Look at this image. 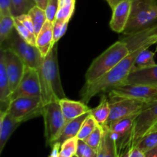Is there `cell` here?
Listing matches in <instances>:
<instances>
[{
	"label": "cell",
	"instance_id": "6da1fadb",
	"mask_svg": "<svg viewBox=\"0 0 157 157\" xmlns=\"http://www.w3.org/2000/svg\"><path fill=\"white\" fill-rule=\"evenodd\" d=\"M148 48L149 46H144L131 51L121 62L118 63L114 68L103 75L101 78L91 84L84 85L81 92L82 102L87 104L98 94L109 92L113 88L124 84L134 68L138 54L144 49Z\"/></svg>",
	"mask_w": 157,
	"mask_h": 157
},
{
	"label": "cell",
	"instance_id": "ffe728a7",
	"mask_svg": "<svg viewBox=\"0 0 157 157\" xmlns=\"http://www.w3.org/2000/svg\"><path fill=\"white\" fill-rule=\"evenodd\" d=\"M90 111L89 112H87V113L84 114V115L78 117V118L70 120L68 122H66L65 125L63 127L59 136L57 139L55 143H58L62 144L64 141H66L68 139L78 136L83 123L86 119V118L90 115Z\"/></svg>",
	"mask_w": 157,
	"mask_h": 157
},
{
	"label": "cell",
	"instance_id": "8d00e7d4",
	"mask_svg": "<svg viewBox=\"0 0 157 157\" xmlns=\"http://www.w3.org/2000/svg\"><path fill=\"white\" fill-rule=\"evenodd\" d=\"M15 18L19 20L26 28L29 29L32 32H33L34 34H35V27H34L33 22H32V18H31L30 15L29 14H23V15H18V16H16Z\"/></svg>",
	"mask_w": 157,
	"mask_h": 157
},
{
	"label": "cell",
	"instance_id": "1f68e13d",
	"mask_svg": "<svg viewBox=\"0 0 157 157\" xmlns=\"http://www.w3.org/2000/svg\"><path fill=\"white\" fill-rule=\"evenodd\" d=\"M78 139L77 137L71 138L61 144L60 155L64 157H73L75 155L78 148Z\"/></svg>",
	"mask_w": 157,
	"mask_h": 157
},
{
	"label": "cell",
	"instance_id": "ba28073f",
	"mask_svg": "<svg viewBox=\"0 0 157 157\" xmlns=\"http://www.w3.org/2000/svg\"><path fill=\"white\" fill-rule=\"evenodd\" d=\"M44 106V102L40 98L20 96L12 99L7 112L21 123L42 115Z\"/></svg>",
	"mask_w": 157,
	"mask_h": 157
},
{
	"label": "cell",
	"instance_id": "7dc6e473",
	"mask_svg": "<svg viewBox=\"0 0 157 157\" xmlns=\"http://www.w3.org/2000/svg\"><path fill=\"white\" fill-rule=\"evenodd\" d=\"M156 52H157V47H156Z\"/></svg>",
	"mask_w": 157,
	"mask_h": 157
},
{
	"label": "cell",
	"instance_id": "836d02e7",
	"mask_svg": "<svg viewBox=\"0 0 157 157\" xmlns=\"http://www.w3.org/2000/svg\"><path fill=\"white\" fill-rule=\"evenodd\" d=\"M58 9V0H48V4L45 9L46 16L48 21L53 22L56 18Z\"/></svg>",
	"mask_w": 157,
	"mask_h": 157
},
{
	"label": "cell",
	"instance_id": "c3c4849f",
	"mask_svg": "<svg viewBox=\"0 0 157 157\" xmlns=\"http://www.w3.org/2000/svg\"><path fill=\"white\" fill-rule=\"evenodd\" d=\"M156 44H157V42H156Z\"/></svg>",
	"mask_w": 157,
	"mask_h": 157
},
{
	"label": "cell",
	"instance_id": "d590c367",
	"mask_svg": "<svg viewBox=\"0 0 157 157\" xmlns=\"http://www.w3.org/2000/svg\"><path fill=\"white\" fill-rule=\"evenodd\" d=\"M13 15L12 12V0H0V16Z\"/></svg>",
	"mask_w": 157,
	"mask_h": 157
},
{
	"label": "cell",
	"instance_id": "f1b7e54d",
	"mask_svg": "<svg viewBox=\"0 0 157 157\" xmlns=\"http://www.w3.org/2000/svg\"><path fill=\"white\" fill-rule=\"evenodd\" d=\"M98 125L99 124L97 123L95 119L90 113V115L86 118V119L83 123L77 138L80 140H84L94 131Z\"/></svg>",
	"mask_w": 157,
	"mask_h": 157
},
{
	"label": "cell",
	"instance_id": "9a60e30c",
	"mask_svg": "<svg viewBox=\"0 0 157 157\" xmlns=\"http://www.w3.org/2000/svg\"><path fill=\"white\" fill-rule=\"evenodd\" d=\"M124 84L157 86V64L147 68H133Z\"/></svg>",
	"mask_w": 157,
	"mask_h": 157
},
{
	"label": "cell",
	"instance_id": "52a82bcc",
	"mask_svg": "<svg viewBox=\"0 0 157 157\" xmlns=\"http://www.w3.org/2000/svg\"><path fill=\"white\" fill-rule=\"evenodd\" d=\"M44 136L48 146H53L66 123L59 100H52L43 108Z\"/></svg>",
	"mask_w": 157,
	"mask_h": 157
},
{
	"label": "cell",
	"instance_id": "30bf717a",
	"mask_svg": "<svg viewBox=\"0 0 157 157\" xmlns=\"http://www.w3.org/2000/svg\"><path fill=\"white\" fill-rule=\"evenodd\" d=\"M148 102L130 99H120L110 101V113L104 127L121 119L140 113Z\"/></svg>",
	"mask_w": 157,
	"mask_h": 157
},
{
	"label": "cell",
	"instance_id": "4fadbf2b",
	"mask_svg": "<svg viewBox=\"0 0 157 157\" xmlns=\"http://www.w3.org/2000/svg\"><path fill=\"white\" fill-rule=\"evenodd\" d=\"M133 0H120L113 10L110 21V28L117 33H123L125 30L131 13Z\"/></svg>",
	"mask_w": 157,
	"mask_h": 157
},
{
	"label": "cell",
	"instance_id": "60d3db41",
	"mask_svg": "<svg viewBox=\"0 0 157 157\" xmlns=\"http://www.w3.org/2000/svg\"><path fill=\"white\" fill-rule=\"evenodd\" d=\"M146 157H157V146L145 153Z\"/></svg>",
	"mask_w": 157,
	"mask_h": 157
},
{
	"label": "cell",
	"instance_id": "3957f363",
	"mask_svg": "<svg viewBox=\"0 0 157 157\" xmlns=\"http://www.w3.org/2000/svg\"><path fill=\"white\" fill-rule=\"evenodd\" d=\"M130 52L127 43L123 40L113 43L92 62L85 73L84 85L91 84L99 79L121 62Z\"/></svg>",
	"mask_w": 157,
	"mask_h": 157
},
{
	"label": "cell",
	"instance_id": "277c9868",
	"mask_svg": "<svg viewBox=\"0 0 157 157\" xmlns=\"http://www.w3.org/2000/svg\"><path fill=\"white\" fill-rule=\"evenodd\" d=\"M157 123V99L148 102L135 119L134 124L124 143L118 147L119 156L135 146L138 141Z\"/></svg>",
	"mask_w": 157,
	"mask_h": 157
},
{
	"label": "cell",
	"instance_id": "7402d4cb",
	"mask_svg": "<svg viewBox=\"0 0 157 157\" xmlns=\"http://www.w3.org/2000/svg\"><path fill=\"white\" fill-rule=\"evenodd\" d=\"M75 1L76 0H58V9L55 22H69L75 12Z\"/></svg>",
	"mask_w": 157,
	"mask_h": 157
},
{
	"label": "cell",
	"instance_id": "8fae6325",
	"mask_svg": "<svg viewBox=\"0 0 157 157\" xmlns=\"http://www.w3.org/2000/svg\"><path fill=\"white\" fill-rule=\"evenodd\" d=\"M20 96L35 97L42 99L41 80L36 69L26 66L19 85L12 93V99Z\"/></svg>",
	"mask_w": 157,
	"mask_h": 157
},
{
	"label": "cell",
	"instance_id": "ac0fdd59",
	"mask_svg": "<svg viewBox=\"0 0 157 157\" xmlns=\"http://www.w3.org/2000/svg\"><path fill=\"white\" fill-rule=\"evenodd\" d=\"M53 22L48 21L37 35L36 47L40 54L44 58L50 52L52 48L55 46L54 43Z\"/></svg>",
	"mask_w": 157,
	"mask_h": 157
},
{
	"label": "cell",
	"instance_id": "5b68a950",
	"mask_svg": "<svg viewBox=\"0 0 157 157\" xmlns=\"http://www.w3.org/2000/svg\"><path fill=\"white\" fill-rule=\"evenodd\" d=\"M157 22V0H133L131 13L123 34L130 35Z\"/></svg>",
	"mask_w": 157,
	"mask_h": 157
},
{
	"label": "cell",
	"instance_id": "2e32d148",
	"mask_svg": "<svg viewBox=\"0 0 157 157\" xmlns=\"http://www.w3.org/2000/svg\"><path fill=\"white\" fill-rule=\"evenodd\" d=\"M59 103L66 122L78 118L90 111L87 104L82 101H75L64 98L59 100Z\"/></svg>",
	"mask_w": 157,
	"mask_h": 157
},
{
	"label": "cell",
	"instance_id": "7a4b0ae2",
	"mask_svg": "<svg viewBox=\"0 0 157 157\" xmlns=\"http://www.w3.org/2000/svg\"><path fill=\"white\" fill-rule=\"evenodd\" d=\"M40 80L42 91V100L44 105L52 100H61L66 98L60 77L57 44L43 58L42 75Z\"/></svg>",
	"mask_w": 157,
	"mask_h": 157
},
{
	"label": "cell",
	"instance_id": "f35d334b",
	"mask_svg": "<svg viewBox=\"0 0 157 157\" xmlns=\"http://www.w3.org/2000/svg\"><path fill=\"white\" fill-rule=\"evenodd\" d=\"M50 155L48 157H59L60 156V151H61V143H56L53 145Z\"/></svg>",
	"mask_w": 157,
	"mask_h": 157
},
{
	"label": "cell",
	"instance_id": "603a6c76",
	"mask_svg": "<svg viewBox=\"0 0 157 157\" xmlns=\"http://www.w3.org/2000/svg\"><path fill=\"white\" fill-rule=\"evenodd\" d=\"M15 30V17L13 15L0 16V46L5 42Z\"/></svg>",
	"mask_w": 157,
	"mask_h": 157
},
{
	"label": "cell",
	"instance_id": "cb8c5ba5",
	"mask_svg": "<svg viewBox=\"0 0 157 157\" xmlns=\"http://www.w3.org/2000/svg\"><path fill=\"white\" fill-rule=\"evenodd\" d=\"M29 15L32 18V22H33L34 27H35V35H38L41 29L47 22V16H46L45 11L44 9H41L38 6H35L31 9L29 12Z\"/></svg>",
	"mask_w": 157,
	"mask_h": 157
},
{
	"label": "cell",
	"instance_id": "4dcf8cb0",
	"mask_svg": "<svg viewBox=\"0 0 157 157\" xmlns=\"http://www.w3.org/2000/svg\"><path fill=\"white\" fill-rule=\"evenodd\" d=\"M104 136L106 144V152L104 157H120L117 142L110 135V132L106 129H104Z\"/></svg>",
	"mask_w": 157,
	"mask_h": 157
},
{
	"label": "cell",
	"instance_id": "83f0119b",
	"mask_svg": "<svg viewBox=\"0 0 157 157\" xmlns=\"http://www.w3.org/2000/svg\"><path fill=\"white\" fill-rule=\"evenodd\" d=\"M15 29L18 35L29 45L36 46V35L31 32L28 28H26L21 22L15 17Z\"/></svg>",
	"mask_w": 157,
	"mask_h": 157
},
{
	"label": "cell",
	"instance_id": "5bb4252c",
	"mask_svg": "<svg viewBox=\"0 0 157 157\" xmlns=\"http://www.w3.org/2000/svg\"><path fill=\"white\" fill-rule=\"evenodd\" d=\"M139 114L140 113L135 114V115L121 119L109 126L104 127V129H107L110 132V135L117 142V147L121 146L127 139L134 124L135 119Z\"/></svg>",
	"mask_w": 157,
	"mask_h": 157
},
{
	"label": "cell",
	"instance_id": "d6a6232c",
	"mask_svg": "<svg viewBox=\"0 0 157 157\" xmlns=\"http://www.w3.org/2000/svg\"><path fill=\"white\" fill-rule=\"evenodd\" d=\"M75 155L77 157H97V152L89 146L84 140L78 139Z\"/></svg>",
	"mask_w": 157,
	"mask_h": 157
},
{
	"label": "cell",
	"instance_id": "e575fe53",
	"mask_svg": "<svg viewBox=\"0 0 157 157\" xmlns=\"http://www.w3.org/2000/svg\"><path fill=\"white\" fill-rule=\"evenodd\" d=\"M53 35H54V43L57 44L60 38L64 35L67 29L68 22L61 23L55 22L53 23Z\"/></svg>",
	"mask_w": 157,
	"mask_h": 157
},
{
	"label": "cell",
	"instance_id": "d6986e66",
	"mask_svg": "<svg viewBox=\"0 0 157 157\" xmlns=\"http://www.w3.org/2000/svg\"><path fill=\"white\" fill-rule=\"evenodd\" d=\"M12 101V91L6 73L3 55L0 53V112H6Z\"/></svg>",
	"mask_w": 157,
	"mask_h": 157
},
{
	"label": "cell",
	"instance_id": "7c38bea8",
	"mask_svg": "<svg viewBox=\"0 0 157 157\" xmlns=\"http://www.w3.org/2000/svg\"><path fill=\"white\" fill-rule=\"evenodd\" d=\"M0 53L3 55L6 66V73L9 78L12 95L19 85L23 75L26 66L24 62L12 51L1 48Z\"/></svg>",
	"mask_w": 157,
	"mask_h": 157
},
{
	"label": "cell",
	"instance_id": "484cf974",
	"mask_svg": "<svg viewBox=\"0 0 157 157\" xmlns=\"http://www.w3.org/2000/svg\"><path fill=\"white\" fill-rule=\"evenodd\" d=\"M36 6L35 0H12V12L14 17L28 14Z\"/></svg>",
	"mask_w": 157,
	"mask_h": 157
},
{
	"label": "cell",
	"instance_id": "9c48e42d",
	"mask_svg": "<svg viewBox=\"0 0 157 157\" xmlns=\"http://www.w3.org/2000/svg\"><path fill=\"white\" fill-rule=\"evenodd\" d=\"M110 99H130L152 101L157 99V86L143 84H124L113 88L108 92Z\"/></svg>",
	"mask_w": 157,
	"mask_h": 157
},
{
	"label": "cell",
	"instance_id": "4316f807",
	"mask_svg": "<svg viewBox=\"0 0 157 157\" xmlns=\"http://www.w3.org/2000/svg\"><path fill=\"white\" fill-rule=\"evenodd\" d=\"M154 56V52L148 49H144L136 57L134 68H147L156 64Z\"/></svg>",
	"mask_w": 157,
	"mask_h": 157
},
{
	"label": "cell",
	"instance_id": "d4e9b609",
	"mask_svg": "<svg viewBox=\"0 0 157 157\" xmlns=\"http://www.w3.org/2000/svg\"><path fill=\"white\" fill-rule=\"evenodd\" d=\"M135 146L144 153L157 146V130L150 131L136 143Z\"/></svg>",
	"mask_w": 157,
	"mask_h": 157
},
{
	"label": "cell",
	"instance_id": "ab89813d",
	"mask_svg": "<svg viewBox=\"0 0 157 157\" xmlns=\"http://www.w3.org/2000/svg\"><path fill=\"white\" fill-rule=\"evenodd\" d=\"M35 2L36 3V6L45 10L46 6H47L48 4V0H35Z\"/></svg>",
	"mask_w": 157,
	"mask_h": 157
},
{
	"label": "cell",
	"instance_id": "ee69618b",
	"mask_svg": "<svg viewBox=\"0 0 157 157\" xmlns=\"http://www.w3.org/2000/svg\"><path fill=\"white\" fill-rule=\"evenodd\" d=\"M155 130H157V123H156V125H154V126H153V128H152V129H150V131H155Z\"/></svg>",
	"mask_w": 157,
	"mask_h": 157
},
{
	"label": "cell",
	"instance_id": "f546056e",
	"mask_svg": "<svg viewBox=\"0 0 157 157\" xmlns=\"http://www.w3.org/2000/svg\"><path fill=\"white\" fill-rule=\"evenodd\" d=\"M104 134V129L103 126L98 125L96 129H94L93 132L89 135L88 137L84 140L89 146L94 149L96 152H98L99 146L102 142L103 137Z\"/></svg>",
	"mask_w": 157,
	"mask_h": 157
},
{
	"label": "cell",
	"instance_id": "7bdbcfd3",
	"mask_svg": "<svg viewBox=\"0 0 157 157\" xmlns=\"http://www.w3.org/2000/svg\"><path fill=\"white\" fill-rule=\"evenodd\" d=\"M157 42V34L154 35V36L153 37V38H151V40H150V45H154V44H156Z\"/></svg>",
	"mask_w": 157,
	"mask_h": 157
},
{
	"label": "cell",
	"instance_id": "74e56055",
	"mask_svg": "<svg viewBox=\"0 0 157 157\" xmlns=\"http://www.w3.org/2000/svg\"><path fill=\"white\" fill-rule=\"evenodd\" d=\"M121 157H146V155L136 146H133L126 151Z\"/></svg>",
	"mask_w": 157,
	"mask_h": 157
},
{
	"label": "cell",
	"instance_id": "f6af8a7d",
	"mask_svg": "<svg viewBox=\"0 0 157 157\" xmlns=\"http://www.w3.org/2000/svg\"><path fill=\"white\" fill-rule=\"evenodd\" d=\"M59 157H64V156H61V155H60V156Z\"/></svg>",
	"mask_w": 157,
	"mask_h": 157
},
{
	"label": "cell",
	"instance_id": "bcb514c9",
	"mask_svg": "<svg viewBox=\"0 0 157 157\" xmlns=\"http://www.w3.org/2000/svg\"><path fill=\"white\" fill-rule=\"evenodd\" d=\"M73 157H77V156H76V155H74V156H73Z\"/></svg>",
	"mask_w": 157,
	"mask_h": 157
},
{
	"label": "cell",
	"instance_id": "b9f144b4",
	"mask_svg": "<svg viewBox=\"0 0 157 157\" xmlns=\"http://www.w3.org/2000/svg\"><path fill=\"white\" fill-rule=\"evenodd\" d=\"M106 1H107V2L108 3L110 7L111 8V9H113V8L116 6V5L119 2L120 0H106Z\"/></svg>",
	"mask_w": 157,
	"mask_h": 157
},
{
	"label": "cell",
	"instance_id": "44dd1931",
	"mask_svg": "<svg viewBox=\"0 0 157 157\" xmlns=\"http://www.w3.org/2000/svg\"><path fill=\"white\" fill-rule=\"evenodd\" d=\"M110 113V101L105 95L102 97L101 102H100V104L98 106L94 107V109H90L91 115L95 119L97 123L103 127L107 123Z\"/></svg>",
	"mask_w": 157,
	"mask_h": 157
},
{
	"label": "cell",
	"instance_id": "8992f818",
	"mask_svg": "<svg viewBox=\"0 0 157 157\" xmlns=\"http://www.w3.org/2000/svg\"><path fill=\"white\" fill-rule=\"evenodd\" d=\"M1 48L9 49L15 52L24 62L27 67L36 69L39 74V76L41 75L43 57L40 54L38 48L26 42L18 35L15 29L2 45Z\"/></svg>",
	"mask_w": 157,
	"mask_h": 157
},
{
	"label": "cell",
	"instance_id": "e0dca14e",
	"mask_svg": "<svg viewBox=\"0 0 157 157\" xmlns=\"http://www.w3.org/2000/svg\"><path fill=\"white\" fill-rule=\"evenodd\" d=\"M20 123L7 111L0 112V153H2L9 138Z\"/></svg>",
	"mask_w": 157,
	"mask_h": 157
}]
</instances>
